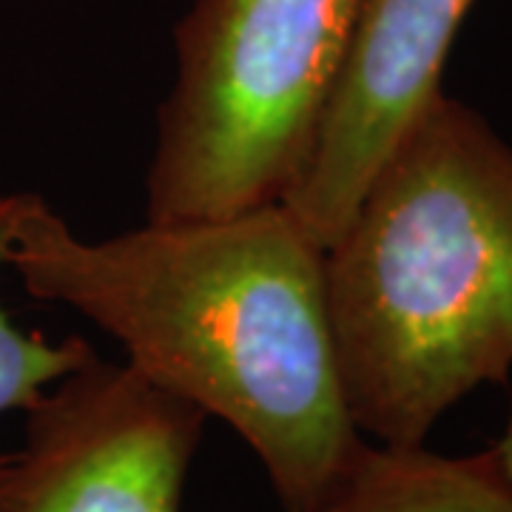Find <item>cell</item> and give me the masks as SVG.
I'll return each mask as SVG.
<instances>
[{"label":"cell","instance_id":"obj_2","mask_svg":"<svg viewBox=\"0 0 512 512\" xmlns=\"http://www.w3.org/2000/svg\"><path fill=\"white\" fill-rule=\"evenodd\" d=\"M350 421L424 444L441 416L512 370V146L439 92L387 151L325 248Z\"/></svg>","mask_w":512,"mask_h":512},{"label":"cell","instance_id":"obj_6","mask_svg":"<svg viewBox=\"0 0 512 512\" xmlns=\"http://www.w3.org/2000/svg\"><path fill=\"white\" fill-rule=\"evenodd\" d=\"M305 512H512V478L493 447L441 456L362 436Z\"/></svg>","mask_w":512,"mask_h":512},{"label":"cell","instance_id":"obj_8","mask_svg":"<svg viewBox=\"0 0 512 512\" xmlns=\"http://www.w3.org/2000/svg\"><path fill=\"white\" fill-rule=\"evenodd\" d=\"M498 458H501V464H504V470H507V476L512 478V416H510V424H507V430H504V436L501 441L493 447Z\"/></svg>","mask_w":512,"mask_h":512},{"label":"cell","instance_id":"obj_3","mask_svg":"<svg viewBox=\"0 0 512 512\" xmlns=\"http://www.w3.org/2000/svg\"><path fill=\"white\" fill-rule=\"evenodd\" d=\"M359 0H194L157 111L146 220L282 200L311 154Z\"/></svg>","mask_w":512,"mask_h":512},{"label":"cell","instance_id":"obj_4","mask_svg":"<svg viewBox=\"0 0 512 512\" xmlns=\"http://www.w3.org/2000/svg\"><path fill=\"white\" fill-rule=\"evenodd\" d=\"M205 416L126 362L66 373L0 456V512H180Z\"/></svg>","mask_w":512,"mask_h":512},{"label":"cell","instance_id":"obj_1","mask_svg":"<svg viewBox=\"0 0 512 512\" xmlns=\"http://www.w3.org/2000/svg\"><path fill=\"white\" fill-rule=\"evenodd\" d=\"M6 268L29 296L106 330L146 382L228 424L285 512L308 510L362 439L339 382L325 248L282 200L86 239L32 194Z\"/></svg>","mask_w":512,"mask_h":512},{"label":"cell","instance_id":"obj_5","mask_svg":"<svg viewBox=\"0 0 512 512\" xmlns=\"http://www.w3.org/2000/svg\"><path fill=\"white\" fill-rule=\"evenodd\" d=\"M476 0H359L348 55L311 154L282 202L322 248L421 109Z\"/></svg>","mask_w":512,"mask_h":512},{"label":"cell","instance_id":"obj_7","mask_svg":"<svg viewBox=\"0 0 512 512\" xmlns=\"http://www.w3.org/2000/svg\"><path fill=\"white\" fill-rule=\"evenodd\" d=\"M29 191L0 194V271L18 234ZM97 350L83 336L49 339L37 330H23L0 308V416L23 413L66 373L92 362Z\"/></svg>","mask_w":512,"mask_h":512}]
</instances>
